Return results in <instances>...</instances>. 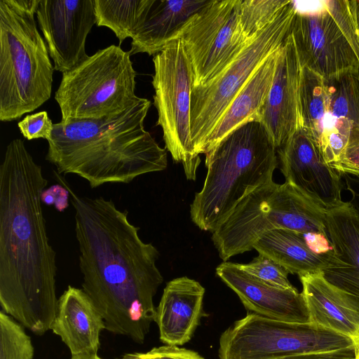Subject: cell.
Segmentation results:
<instances>
[{
    "label": "cell",
    "instance_id": "obj_1",
    "mask_svg": "<svg viewBox=\"0 0 359 359\" xmlns=\"http://www.w3.org/2000/svg\"><path fill=\"white\" fill-rule=\"evenodd\" d=\"M57 178L69 190L75 210L83 290L107 331L143 344L155 322L154 297L163 281L156 266L158 251L140 238L126 210L102 196H79Z\"/></svg>",
    "mask_w": 359,
    "mask_h": 359
},
{
    "label": "cell",
    "instance_id": "obj_2",
    "mask_svg": "<svg viewBox=\"0 0 359 359\" xmlns=\"http://www.w3.org/2000/svg\"><path fill=\"white\" fill-rule=\"evenodd\" d=\"M48 180L15 139L0 165V305L25 328L41 336L55 318L56 253L41 205Z\"/></svg>",
    "mask_w": 359,
    "mask_h": 359
},
{
    "label": "cell",
    "instance_id": "obj_3",
    "mask_svg": "<svg viewBox=\"0 0 359 359\" xmlns=\"http://www.w3.org/2000/svg\"><path fill=\"white\" fill-rule=\"evenodd\" d=\"M151 101L140 99L121 113L99 119L53 124L46 159L59 174H75L91 188L128 184L167 168V151L144 127Z\"/></svg>",
    "mask_w": 359,
    "mask_h": 359
},
{
    "label": "cell",
    "instance_id": "obj_4",
    "mask_svg": "<svg viewBox=\"0 0 359 359\" xmlns=\"http://www.w3.org/2000/svg\"><path fill=\"white\" fill-rule=\"evenodd\" d=\"M205 155L207 175L190 215L200 229L212 233L243 198L273 181L278 161L269 134L257 121L232 131Z\"/></svg>",
    "mask_w": 359,
    "mask_h": 359
},
{
    "label": "cell",
    "instance_id": "obj_5",
    "mask_svg": "<svg viewBox=\"0 0 359 359\" xmlns=\"http://www.w3.org/2000/svg\"><path fill=\"white\" fill-rule=\"evenodd\" d=\"M39 0H0V120L20 118L51 95L52 65L34 15Z\"/></svg>",
    "mask_w": 359,
    "mask_h": 359
},
{
    "label": "cell",
    "instance_id": "obj_6",
    "mask_svg": "<svg viewBox=\"0 0 359 359\" xmlns=\"http://www.w3.org/2000/svg\"><path fill=\"white\" fill-rule=\"evenodd\" d=\"M136 72L129 51L111 45L62 73L55 93L62 122L99 119L137 102Z\"/></svg>",
    "mask_w": 359,
    "mask_h": 359
},
{
    "label": "cell",
    "instance_id": "obj_7",
    "mask_svg": "<svg viewBox=\"0 0 359 359\" xmlns=\"http://www.w3.org/2000/svg\"><path fill=\"white\" fill-rule=\"evenodd\" d=\"M296 13V2L289 1L268 25L248 41L219 74L205 85L191 88V136L198 156L203 154L206 140L236 95L290 35Z\"/></svg>",
    "mask_w": 359,
    "mask_h": 359
},
{
    "label": "cell",
    "instance_id": "obj_8",
    "mask_svg": "<svg viewBox=\"0 0 359 359\" xmlns=\"http://www.w3.org/2000/svg\"><path fill=\"white\" fill-rule=\"evenodd\" d=\"M354 346L353 339L313 323L271 319L252 313L219 338V359H278Z\"/></svg>",
    "mask_w": 359,
    "mask_h": 359
},
{
    "label": "cell",
    "instance_id": "obj_9",
    "mask_svg": "<svg viewBox=\"0 0 359 359\" xmlns=\"http://www.w3.org/2000/svg\"><path fill=\"white\" fill-rule=\"evenodd\" d=\"M154 104L157 126L163 130L168 151L183 165L188 180H195L201 158L191 136V69L180 39L172 41L153 57Z\"/></svg>",
    "mask_w": 359,
    "mask_h": 359
},
{
    "label": "cell",
    "instance_id": "obj_10",
    "mask_svg": "<svg viewBox=\"0 0 359 359\" xmlns=\"http://www.w3.org/2000/svg\"><path fill=\"white\" fill-rule=\"evenodd\" d=\"M242 0H212L180 33L189 60L192 88L205 85L236 57L250 39L241 25Z\"/></svg>",
    "mask_w": 359,
    "mask_h": 359
},
{
    "label": "cell",
    "instance_id": "obj_11",
    "mask_svg": "<svg viewBox=\"0 0 359 359\" xmlns=\"http://www.w3.org/2000/svg\"><path fill=\"white\" fill-rule=\"evenodd\" d=\"M290 34L301 67L324 79L359 68L358 57L326 1L304 11L297 6Z\"/></svg>",
    "mask_w": 359,
    "mask_h": 359
},
{
    "label": "cell",
    "instance_id": "obj_12",
    "mask_svg": "<svg viewBox=\"0 0 359 359\" xmlns=\"http://www.w3.org/2000/svg\"><path fill=\"white\" fill-rule=\"evenodd\" d=\"M36 16L55 70L70 71L89 57L86 41L97 22L94 0H39Z\"/></svg>",
    "mask_w": 359,
    "mask_h": 359
},
{
    "label": "cell",
    "instance_id": "obj_13",
    "mask_svg": "<svg viewBox=\"0 0 359 359\" xmlns=\"http://www.w3.org/2000/svg\"><path fill=\"white\" fill-rule=\"evenodd\" d=\"M277 154L285 182L327 210L343 203L341 174L325 161L316 142L302 126L277 149Z\"/></svg>",
    "mask_w": 359,
    "mask_h": 359
},
{
    "label": "cell",
    "instance_id": "obj_14",
    "mask_svg": "<svg viewBox=\"0 0 359 359\" xmlns=\"http://www.w3.org/2000/svg\"><path fill=\"white\" fill-rule=\"evenodd\" d=\"M301 68L290 34L278 50L273 82L259 121L276 149L301 126L299 107Z\"/></svg>",
    "mask_w": 359,
    "mask_h": 359
},
{
    "label": "cell",
    "instance_id": "obj_15",
    "mask_svg": "<svg viewBox=\"0 0 359 359\" xmlns=\"http://www.w3.org/2000/svg\"><path fill=\"white\" fill-rule=\"evenodd\" d=\"M217 276L239 297L245 309L271 319L310 323L308 308L302 292L266 283L243 271L238 264L223 262Z\"/></svg>",
    "mask_w": 359,
    "mask_h": 359
},
{
    "label": "cell",
    "instance_id": "obj_16",
    "mask_svg": "<svg viewBox=\"0 0 359 359\" xmlns=\"http://www.w3.org/2000/svg\"><path fill=\"white\" fill-rule=\"evenodd\" d=\"M326 235L332 250L323 275L359 306V212L350 201L327 210Z\"/></svg>",
    "mask_w": 359,
    "mask_h": 359
},
{
    "label": "cell",
    "instance_id": "obj_17",
    "mask_svg": "<svg viewBox=\"0 0 359 359\" xmlns=\"http://www.w3.org/2000/svg\"><path fill=\"white\" fill-rule=\"evenodd\" d=\"M212 0H146L131 38L130 55H155L174 40L191 18Z\"/></svg>",
    "mask_w": 359,
    "mask_h": 359
},
{
    "label": "cell",
    "instance_id": "obj_18",
    "mask_svg": "<svg viewBox=\"0 0 359 359\" xmlns=\"http://www.w3.org/2000/svg\"><path fill=\"white\" fill-rule=\"evenodd\" d=\"M205 288L186 276L169 281L156 307L155 322L161 341L180 346L189 342L205 316L203 309Z\"/></svg>",
    "mask_w": 359,
    "mask_h": 359
},
{
    "label": "cell",
    "instance_id": "obj_19",
    "mask_svg": "<svg viewBox=\"0 0 359 359\" xmlns=\"http://www.w3.org/2000/svg\"><path fill=\"white\" fill-rule=\"evenodd\" d=\"M50 330L60 337L72 356L97 355L104 320L89 296L69 285L58 299Z\"/></svg>",
    "mask_w": 359,
    "mask_h": 359
},
{
    "label": "cell",
    "instance_id": "obj_20",
    "mask_svg": "<svg viewBox=\"0 0 359 359\" xmlns=\"http://www.w3.org/2000/svg\"><path fill=\"white\" fill-rule=\"evenodd\" d=\"M299 278L311 323L353 340L359 335V306L328 283L322 271Z\"/></svg>",
    "mask_w": 359,
    "mask_h": 359
},
{
    "label": "cell",
    "instance_id": "obj_21",
    "mask_svg": "<svg viewBox=\"0 0 359 359\" xmlns=\"http://www.w3.org/2000/svg\"><path fill=\"white\" fill-rule=\"evenodd\" d=\"M278 50L259 67L226 109L205 142L203 154L238 128L259 122L273 82Z\"/></svg>",
    "mask_w": 359,
    "mask_h": 359
},
{
    "label": "cell",
    "instance_id": "obj_22",
    "mask_svg": "<svg viewBox=\"0 0 359 359\" xmlns=\"http://www.w3.org/2000/svg\"><path fill=\"white\" fill-rule=\"evenodd\" d=\"M253 249L298 276L321 271L328 264L332 250L313 251L304 234L287 229L266 233L255 243Z\"/></svg>",
    "mask_w": 359,
    "mask_h": 359
},
{
    "label": "cell",
    "instance_id": "obj_23",
    "mask_svg": "<svg viewBox=\"0 0 359 359\" xmlns=\"http://www.w3.org/2000/svg\"><path fill=\"white\" fill-rule=\"evenodd\" d=\"M301 67L300 123L320 149L335 123L330 114L329 97L324 78L306 67Z\"/></svg>",
    "mask_w": 359,
    "mask_h": 359
},
{
    "label": "cell",
    "instance_id": "obj_24",
    "mask_svg": "<svg viewBox=\"0 0 359 359\" xmlns=\"http://www.w3.org/2000/svg\"><path fill=\"white\" fill-rule=\"evenodd\" d=\"M330 114L334 121L346 120L359 126V68L325 78Z\"/></svg>",
    "mask_w": 359,
    "mask_h": 359
},
{
    "label": "cell",
    "instance_id": "obj_25",
    "mask_svg": "<svg viewBox=\"0 0 359 359\" xmlns=\"http://www.w3.org/2000/svg\"><path fill=\"white\" fill-rule=\"evenodd\" d=\"M146 0H94L96 25L115 34L119 45L132 38Z\"/></svg>",
    "mask_w": 359,
    "mask_h": 359
},
{
    "label": "cell",
    "instance_id": "obj_26",
    "mask_svg": "<svg viewBox=\"0 0 359 359\" xmlns=\"http://www.w3.org/2000/svg\"><path fill=\"white\" fill-rule=\"evenodd\" d=\"M24 328L0 311V359H33L34 348Z\"/></svg>",
    "mask_w": 359,
    "mask_h": 359
},
{
    "label": "cell",
    "instance_id": "obj_27",
    "mask_svg": "<svg viewBox=\"0 0 359 359\" xmlns=\"http://www.w3.org/2000/svg\"><path fill=\"white\" fill-rule=\"evenodd\" d=\"M287 0H242L241 25L245 36L251 39L268 25L288 3Z\"/></svg>",
    "mask_w": 359,
    "mask_h": 359
},
{
    "label": "cell",
    "instance_id": "obj_28",
    "mask_svg": "<svg viewBox=\"0 0 359 359\" xmlns=\"http://www.w3.org/2000/svg\"><path fill=\"white\" fill-rule=\"evenodd\" d=\"M238 265L245 272L266 283L286 290L296 289L288 279L289 272L265 255L259 254L250 263Z\"/></svg>",
    "mask_w": 359,
    "mask_h": 359
},
{
    "label": "cell",
    "instance_id": "obj_29",
    "mask_svg": "<svg viewBox=\"0 0 359 359\" xmlns=\"http://www.w3.org/2000/svg\"><path fill=\"white\" fill-rule=\"evenodd\" d=\"M341 174L359 175V126L353 125L346 147L332 167Z\"/></svg>",
    "mask_w": 359,
    "mask_h": 359
},
{
    "label": "cell",
    "instance_id": "obj_30",
    "mask_svg": "<svg viewBox=\"0 0 359 359\" xmlns=\"http://www.w3.org/2000/svg\"><path fill=\"white\" fill-rule=\"evenodd\" d=\"M53 124L46 111L27 115L18 122L22 135L28 140L43 138L48 140L51 136Z\"/></svg>",
    "mask_w": 359,
    "mask_h": 359
},
{
    "label": "cell",
    "instance_id": "obj_31",
    "mask_svg": "<svg viewBox=\"0 0 359 359\" xmlns=\"http://www.w3.org/2000/svg\"><path fill=\"white\" fill-rule=\"evenodd\" d=\"M69 191L65 186L55 184L44 189L41 194V202L54 205L57 211L63 212L69 206Z\"/></svg>",
    "mask_w": 359,
    "mask_h": 359
},
{
    "label": "cell",
    "instance_id": "obj_32",
    "mask_svg": "<svg viewBox=\"0 0 359 359\" xmlns=\"http://www.w3.org/2000/svg\"><path fill=\"white\" fill-rule=\"evenodd\" d=\"M149 353L156 359H205L196 351L174 346L154 347Z\"/></svg>",
    "mask_w": 359,
    "mask_h": 359
},
{
    "label": "cell",
    "instance_id": "obj_33",
    "mask_svg": "<svg viewBox=\"0 0 359 359\" xmlns=\"http://www.w3.org/2000/svg\"><path fill=\"white\" fill-rule=\"evenodd\" d=\"M278 359H355V348L354 345L332 351L294 355Z\"/></svg>",
    "mask_w": 359,
    "mask_h": 359
},
{
    "label": "cell",
    "instance_id": "obj_34",
    "mask_svg": "<svg viewBox=\"0 0 359 359\" xmlns=\"http://www.w3.org/2000/svg\"><path fill=\"white\" fill-rule=\"evenodd\" d=\"M116 359H156L149 351L147 353H128Z\"/></svg>",
    "mask_w": 359,
    "mask_h": 359
},
{
    "label": "cell",
    "instance_id": "obj_35",
    "mask_svg": "<svg viewBox=\"0 0 359 359\" xmlns=\"http://www.w3.org/2000/svg\"><path fill=\"white\" fill-rule=\"evenodd\" d=\"M355 26L359 32V0H348Z\"/></svg>",
    "mask_w": 359,
    "mask_h": 359
},
{
    "label": "cell",
    "instance_id": "obj_36",
    "mask_svg": "<svg viewBox=\"0 0 359 359\" xmlns=\"http://www.w3.org/2000/svg\"><path fill=\"white\" fill-rule=\"evenodd\" d=\"M348 189L351 193V199L349 201L359 212V191L353 189L350 185H348Z\"/></svg>",
    "mask_w": 359,
    "mask_h": 359
},
{
    "label": "cell",
    "instance_id": "obj_37",
    "mask_svg": "<svg viewBox=\"0 0 359 359\" xmlns=\"http://www.w3.org/2000/svg\"><path fill=\"white\" fill-rule=\"evenodd\" d=\"M71 359H102L97 355H79L72 356Z\"/></svg>",
    "mask_w": 359,
    "mask_h": 359
},
{
    "label": "cell",
    "instance_id": "obj_38",
    "mask_svg": "<svg viewBox=\"0 0 359 359\" xmlns=\"http://www.w3.org/2000/svg\"><path fill=\"white\" fill-rule=\"evenodd\" d=\"M355 348V359H359V335L353 339Z\"/></svg>",
    "mask_w": 359,
    "mask_h": 359
}]
</instances>
